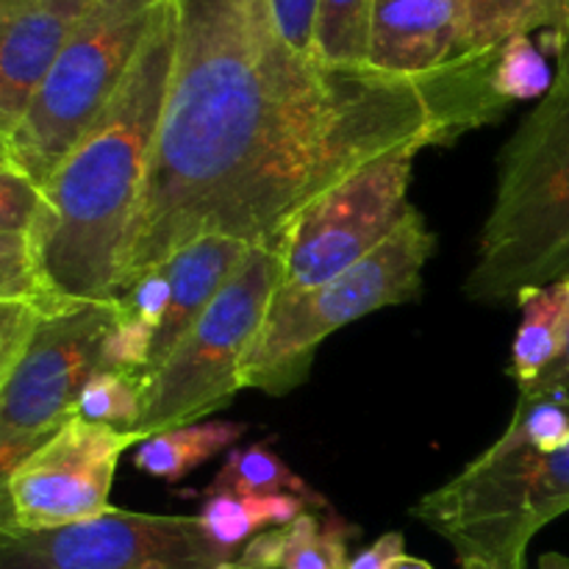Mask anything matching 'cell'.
<instances>
[{
    "label": "cell",
    "mask_w": 569,
    "mask_h": 569,
    "mask_svg": "<svg viewBox=\"0 0 569 569\" xmlns=\"http://www.w3.org/2000/svg\"><path fill=\"white\" fill-rule=\"evenodd\" d=\"M556 76L550 72L548 59L537 48L531 37H511L503 42L495 56L492 87L503 103H520V100H542L553 87Z\"/></svg>",
    "instance_id": "cb8c5ba5"
},
{
    "label": "cell",
    "mask_w": 569,
    "mask_h": 569,
    "mask_svg": "<svg viewBox=\"0 0 569 569\" xmlns=\"http://www.w3.org/2000/svg\"><path fill=\"white\" fill-rule=\"evenodd\" d=\"M376 0H322L317 56L326 67H370V20Z\"/></svg>",
    "instance_id": "7402d4cb"
},
{
    "label": "cell",
    "mask_w": 569,
    "mask_h": 569,
    "mask_svg": "<svg viewBox=\"0 0 569 569\" xmlns=\"http://www.w3.org/2000/svg\"><path fill=\"white\" fill-rule=\"evenodd\" d=\"M287 231L253 244L220 298L181 342L142 372L144 409L137 433L144 439L206 422L242 392V370L283 281Z\"/></svg>",
    "instance_id": "8992f818"
},
{
    "label": "cell",
    "mask_w": 569,
    "mask_h": 569,
    "mask_svg": "<svg viewBox=\"0 0 569 569\" xmlns=\"http://www.w3.org/2000/svg\"><path fill=\"white\" fill-rule=\"evenodd\" d=\"M253 244L242 239L222 237V233H209L198 237L164 261V270L170 276L172 300L167 320L161 331L156 333L153 345V365L167 359L172 348L181 342L183 333L206 315L211 303L220 298L222 289L231 283L239 267L248 259ZM150 365V367H153ZM148 367V370H150Z\"/></svg>",
    "instance_id": "5bb4252c"
},
{
    "label": "cell",
    "mask_w": 569,
    "mask_h": 569,
    "mask_svg": "<svg viewBox=\"0 0 569 569\" xmlns=\"http://www.w3.org/2000/svg\"><path fill=\"white\" fill-rule=\"evenodd\" d=\"M553 50H556V81L569 89V20L565 31H561V37L553 42Z\"/></svg>",
    "instance_id": "4dcf8cb0"
},
{
    "label": "cell",
    "mask_w": 569,
    "mask_h": 569,
    "mask_svg": "<svg viewBox=\"0 0 569 569\" xmlns=\"http://www.w3.org/2000/svg\"><path fill=\"white\" fill-rule=\"evenodd\" d=\"M272 17L289 48L303 59L320 61L317 56V26H320L322 0H270Z\"/></svg>",
    "instance_id": "4316f807"
},
{
    "label": "cell",
    "mask_w": 569,
    "mask_h": 569,
    "mask_svg": "<svg viewBox=\"0 0 569 569\" xmlns=\"http://www.w3.org/2000/svg\"><path fill=\"white\" fill-rule=\"evenodd\" d=\"M526 392H567L569 395V342L565 353L553 361V367H550V370L545 372L531 389H526Z\"/></svg>",
    "instance_id": "f546056e"
},
{
    "label": "cell",
    "mask_w": 569,
    "mask_h": 569,
    "mask_svg": "<svg viewBox=\"0 0 569 569\" xmlns=\"http://www.w3.org/2000/svg\"><path fill=\"white\" fill-rule=\"evenodd\" d=\"M244 433H248V426L233 420H206L172 428V431L156 433L139 442L133 448V467L144 476L176 487L222 450L237 448Z\"/></svg>",
    "instance_id": "ac0fdd59"
},
{
    "label": "cell",
    "mask_w": 569,
    "mask_h": 569,
    "mask_svg": "<svg viewBox=\"0 0 569 569\" xmlns=\"http://www.w3.org/2000/svg\"><path fill=\"white\" fill-rule=\"evenodd\" d=\"M144 409L142 372H94L78 398L76 417L137 433Z\"/></svg>",
    "instance_id": "603a6c76"
},
{
    "label": "cell",
    "mask_w": 569,
    "mask_h": 569,
    "mask_svg": "<svg viewBox=\"0 0 569 569\" xmlns=\"http://www.w3.org/2000/svg\"><path fill=\"white\" fill-rule=\"evenodd\" d=\"M167 0H98L50 67L0 159L44 187L131 72Z\"/></svg>",
    "instance_id": "52a82bcc"
},
{
    "label": "cell",
    "mask_w": 569,
    "mask_h": 569,
    "mask_svg": "<svg viewBox=\"0 0 569 569\" xmlns=\"http://www.w3.org/2000/svg\"><path fill=\"white\" fill-rule=\"evenodd\" d=\"M356 533L359 528L333 509L303 511L298 520L281 526V569H348V545Z\"/></svg>",
    "instance_id": "44dd1931"
},
{
    "label": "cell",
    "mask_w": 569,
    "mask_h": 569,
    "mask_svg": "<svg viewBox=\"0 0 569 569\" xmlns=\"http://www.w3.org/2000/svg\"><path fill=\"white\" fill-rule=\"evenodd\" d=\"M153 328H148L137 317L126 315L120 303V317L100 345L98 372H144L153 365Z\"/></svg>",
    "instance_id": "d4e9b609"
},
{
    "label": "cell",
    "mask_w": 569,
    "mask_h": 569,
    "mask_svg": "<svg viewBox=\"0 0 569 569\" xmlns=\"http://www.w3.org/2000/svg\"><path fill=\"white\" fill-rule=\"evenodd\" d=\"M437 250L426 217L409 206L387 242L333 281L276 298L242 370V389L281 398L309 378L315 353L333 331L367 315L409 303Z\"/></svg>",
    "instance_id": "5b68a950"
},
{
    "label": "cell",
    "mask_w": 569,
    "mask_h": 569,
    "mask_svg": "<svg viewBox=\"0 0 569 569\" xmlns=\"http://www.w3.org/2000/svg\"><path fill=\"white\" fill-rule=\"evenodd\" d=\"M42 211V187L11 161L0 159V300L39 303L50 315L64 303L48 287L39 261L37 222Z\"/></svg>",
    "instance_id": "9a60e30c"
},
{
    "label": "cell",
    "mask_w": 569,
    "mask_h": 569,
    "mask_svg": "<svg viewBox=\"0 0 569 569\" xmlns=\"http://www.w3.org/2000/svg\"><path fill=\"white\" fill-rule=\"evenodd\" d=\"M178 50V0H167L131 72L42 187L39 261L64 303L117 300Z\"/></svg>",
    "instance_id": "7a4b0ae2"
},
{
    "label": "cell",
    "mask_w": 569,
    "mask_h": 569,
    "mask_svg": "<svg viewBox=\"0 0 569 569\" xmlns=\"http://www.w3.org/2000/svg\"><path fill=\"white\" fill-rule=\"evenodd\" d=\"M537 569H569V556L567 553H542L539 556Z\"/></svg>",
    "instance_id": "1f68e13d"
},
{
    "label": "cell",
    "mask_w": 569,
    "mask_h": 569,
    "mask_svg": "<svg viewBox=\"0 0 569 569\" xmlns=\"http://www.w3.org/2000/svg\"><path fill=\"white\" fill-rule=\"evenodd\" d=\"M495 56L426 78L339 70L289 48L270 0H178L170 98L117 295L192 239L259 244L376 159L498 122Z\"/></svg>",
    "instance_id": "6da1fadb"
},
{
    "label": "cell",
    "mask_w": 569,
    "mask_h": 569,
    "mask_svg": "<svg viewBox=\"0 0 569 569\" xmlns=\"http://www.w3.org/2000/svg\"><path fill=\"white\" fill-rule=\"evenodd\" d=\"M117 317L120 298L44 317L14 370L0 378V476H9L76 417L81 389L100 370V345Z\"/></svg>",
    "instance_id": "ba28073f"
},
{
    "label": "cell",
    "mask_w": 569,
    "mask_h": 569,
    "mask_svg": "<svg viewBox=\"0 0 569 569\" xmlns=\"http://www.w3.org/2000/svg\"><path fill=\"white\" fill-rule=\"evenodd\" d=\"M422 150H395L361 167L287 228L276 298L333 281L381 248L409 211V183Z\"/></svg>",
    "instance_id": "9c48e42d"
},
{
    "label": "cell",
    "mask_w": 569,
    "mask_h": 569,
    "mask_svg": "<svg viewBox=\"0 0 569 569\" xmlns=\"http://www.w3.org/2000/svg\"><path fill=\"white\" fill-rule=\"evenodd\" d=\"M170 300H172V287L164 267L142 276L126 295H120L122 311L137 317V320H142L144 326L153 328L156 333H159L161 326H164L167 311H170Z\"/></svg>",
    "instance_id": "83f0119b"
},
{
    "label": "cell",
    "mask_w": 569,
    "mask_h": 569,
    "mask_svg": "<svg viewBox=\"0 0 569 569\" xmlns=\"http://www.w3.org/2000/svg\"><path fill=\"white\" fill-rule=\"evenodd\" d=\"M309 509L311 506L298 495L203 492L198 517L217 548L239 556L250 539L298 520Z\"/></svg>",
    "instance_id": "d6986e66"
},
{
    "label": "cell",
    "mask_w": 569,
    "mask_h": 569,
    "mask_svg": "<svg viewBox=\"0 0 569 569\" xmlns=\"http://www.w3.org/2000/svg\"><path fill=\"white\" fill-rule=\"evenodd\" d=\"M461 56L495 50L511 37L545 31L559 39L569 20V0H456Z\"/></svg>",
    "instance_id": "e0dca14e"
},
{
    "label": "cell",
    "mask_w": 569,
    "mask_h": 569,
    "mask_svg": "<svg viewBox=\"0 0 569 569\" xmlns=\"http://www.w3.org/2000/svg\"><path fill=\"white\" fill-rule=\"evenodd\" d=\"M461 569H495L489 565H483V561H459Z\"/></svg>",
    "instance_id": "836d02e7"
},
{
    "label": "cell",
    "mask_w": 569,
    "mask_h": 569,
    "mask_svg": "<svg viewBox=\"0 0 569 569\" xmlns=\"http://www.w3.org/2000/svg\"><path fill=\"white\" fill-rule=\"evenodd\" d=\"M50 311L26 300H0V378L9 376Z\"/></svg>",
    "instance_id": "484cf974"
},
{
    "label": "cell",
    "mask_w": 569,
    "mask_h": 569,
    "mask_svg": "<svg viewBox=\"0 0 569 569\" xmlns=\"http://www.w3.org/2000/svg\"><path fill=\"white\" fill-rule=\"evenodd\" d=\"M569 511V395L517 392L506 431L411 509L459 561L528 569V548Z\"/></svg>",
    "instance_id": "3957f363"
},
{
    "label": "cell",
    "mask_w": 569,
    "mask_h": 569,
    "mask_svg": "<svg viewBox=\"0 0 569 569\" xmlns=\"http://www.w3.org/2000/svg\"><path fill=\"white\" fill-rule=\"evenodd\" d=\"M517 306L522 317L511 345L509 372L517 392H526L553 367L569 342V278L550 287L526 289Z\"/></svg>",
    "instance_id": "2e32d148"
},
{
    "label": "cell",
    "mask_w": 569,
    "mask_h": 569,
    "mask_svg": "<svg viewBox=\"0 0 569 569\" xmlns=\"http://www.w3.org/2000/svg\"><path fill=\"white\" fill-rule=\"evenodd\" d=\"M392 569H433V565H428L426 559H415V556L403 553L398 561H395Z\"/></svg>",
    "instance_id": "d6a6232c"
},
{
    "label": "cell",
    "mask_w": 569,
    "mask_h": 569,
    "mask_svg": "<svg viewBox=\"0 0 569 569\" xmlns=\"http://www.w3.org/2000/svg\"><path fill=\"white\" fill-rule=\"evenodd\" d=\"M569 278V89L553 81L498 159L495 203L465 295L509 303Z\"/></svg>",
    "instance_id": "277c9868"
},
{
    "label": "cell",
    "mask_w": 569,
    "mask_h": 569,
    "mask_svg": "<svg viewBox=\"0 0 569 569\" xmlns=\"http://www.w3.org/2000/svg\"><path fill=\"white\" fill-rule=\"evenodd\" d=\"M98 0H0V139L26 114L39 83Z\"/></svg>",
    "instance_id": "7c38bea8"
},
{
    "label": "cell",
    "mask_w": 569,
    "mask_h": 569,
    "mask_svg": "<svg viewBox=\"0 0 569 569\" xmlns=\"http://www.w3.org/2000/svg\"><path fill=\"white\" fill-rule=\"evenodd\" d=\"M461 56L456 0H376L370 20V67L426 78Z\"/></svg>",
    "instance_id": "4fadbf2b"
},
{
    "label": "cell",
    "mask_w": 569,
    "mask_h": 569,
    "mask_svg": "<svg viewBox=\"0 0 569 569\" xmlns=\"http://www.w3.org/2000/svg\"><path fill=\"white\" fill-rule=\"evenodd\" d=\"M139 433L72 417L9 476H0V533H39L106 515L117 465Z\"/></svg>",
    "instance_id": "8fae6325"
},
{
    "label": "cell",
    "mask_w": 569,
    "mask_h": 569,
    "mask_svg": "<svg viewBox=\"0 0 569 569\" xmlns=\"http://www.w3.org/2000/svg\"><path fill=\"white\" fill-rule=\"evenodd\" d=\"M406 553V539L400 531H389L378 537L370 548L359 550L350 559L348 569H392L395 561Z\"/></svg>",
    "instance_id": "f1b7e54d"
},
{
    "label": "cell",
    "mask_w": 569,
    "mask_h": 569,
    "mask_svg": "<svg viewBox=\"0 0 569 569\" xmlns=\"http://www.w3.org/2000/svg\"><path fill=\"white\" fill-rule=\"evenodd\" d=\"M206 492H244V495H298L311 509L328 511V500L303 481L281 456L267 445L228 450L220 472L211 478Z\"/></svg>",
    "instance_id": "ffe728a7"
},
{
    "label": "cell",
    "mask_w": 569,
    "mask_h": 569,
    "mask_svg": "<svg viewBox=\"0 0 569 569\" xmlns=\"http://www.w3.org/2000/svg\"><path fill=\"white\" fill-rule=\"evenodd\" d=\"M0 569H237L200 517L111 509L76 526L0 533Z\"/></svg>",
    "instance_id": "30bf717a"
}]
</instances>
